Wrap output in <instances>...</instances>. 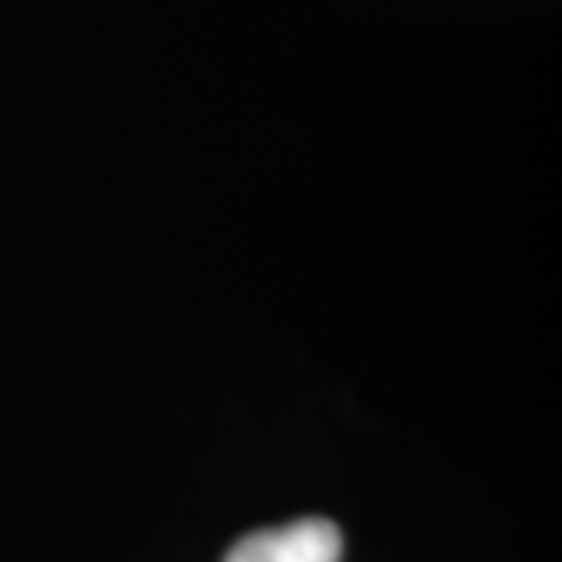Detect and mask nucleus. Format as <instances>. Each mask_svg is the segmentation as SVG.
<instances>
[{
	"label": "nucleus",
	"mask_w": 562,
	"mask_h": 562,
	"mask_svg": "<svg viewBox=\"0 0 562 562\" xmlns=\"http://www.w3.org/2000/svg\"><path fill=\"white\" fill-rule=\"evenodd\" d=\"M344 538L328 519H297L254 531L228 550L225 562H341Z\"/></svg>",
	"instance_id": "1"
}]
</instances>
